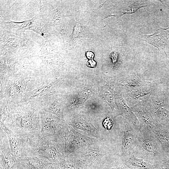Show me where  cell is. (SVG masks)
Wrapping results in <instances>:
<instances>
[{"mask_svg":"<svg viewBox=\"0 0 169 169\" xmlns=\"http://www.w3.org/2000/svg\"><path fill=\"white\" fill-rule=\"evenodd\" d=\"M39 109L32 105H22L6 110L4 123L18 137L26 140L41 133Z\"/></svg>","mask_w":169,"mask_h":169,"instance_id":"obj_1","label":"cell"},{"mask_svg":"<svg viewBox=\"0 0 169 169\" xmlns=\"http://www.w3.org/2000/svg\"><path fill=\"white\" fill-rule=\"evenodd\" d=\"M25 146L27 156H42L56 164L66 156L62 135L48 137L40 133L26 140Z\"/></svg>","mask_w":169,"mask_h":169,"instance_id":"obj_2","label":"cell"},{"mask_svg":"<svg viewBox=\"0 0 169 169\" xmlns=\"http://www.w3.org/2000/svg\"><path fill=\"white\" fill-rule=\"evenodd\" d=\"M139 125V131L131 153L153 165L168 159L155 134L147 126Z\"/></svg>","mask_w":169,"mask_h":169,"instance_id":"obj_3","label":"cell"},{"mask_svg":"<svg viewBox=\"0 0 169 169\" xmlns=\"http://www.w3.org/2000/svg\"><path fill=\"white\" fill-rule=\"evenodd\" d=\"M111 152L110 146L99 139L95 143L84 147L69 156L78 158L90 167L99 169L103 158Z\"/></svg>","mask_w":169,"mask_h":169,"instance_id":"obj_4","label":"cell"},{"mask_svg":"<svg viewBox=\"0 0 169 169\" xmlns=\"http://www.w3.org/2000/svg\"><path fill=\"white\" fill-rule=\"evenodd\" d=\"M64 142L66 156L84 147L95 143L96 139L82 135L75 131L68 124L62 134Z\"/></svg>","mask_w":169,"mask_h":169,"instance_id":"obj_5","label":"cell"},{"mask_svg":"<svg viewBox=\"0 0 169 169\" xmlns=\"http://www.w3.org/2000/svg\"><path fill=\"white\" fill-rule=\"evenodd\" d=\"M41 133L46 136H55L62 135L67 125L64 121L55 117L50 113L40 112Z\"/></svg>","mask_w":169,"mask_h":169,"instance_id":"obj_6","label":"cell"},{"mask_svg":"<svg viewBox=\"0 0 169 169\" xmlns=\"http://www.w3.org/2000/svg\"><path fill=\"white\" fill-rule=\"evenodd\" d=\"M139 103L150 114L158 108L169 106V88L163 83L147 98Z\"/></svg>","mask_w":169,"mask_h":169,"instance_id":"obj_7","label":"cell"},{"mask_svg":"<svg viewBox=\"0 0 169 169\" xmlns=\"http://www.w3.org/2000/svg\"><path fill=\"white\" fill-rule=\"evenodd\" d=\"M0 168L2 169H17L19 162L12 153L8 136L0 128Z\"/></svg>","mask_w":169,"mask_h":169,"instance_id":"obj_8","label":"cell"},{"mask_svg":"<svg viewBox=\"0 0 169 169\" xmlns=\"http://www.w3.org/2000/svg\"><path fill=\"white\" fill-rule=\"evenodd\" d=\"M124 124L125 129L121 138L122 144L120 155L121 156L131 153L140 128L139 125L130 123L125 120H124Z\"/></svg>","mask_w":169,"mask_h":169,"instance_id":"obj_9","label":"cell"},{"mask_svg":"<svg viewBox=\"0 0 169 169\" xmlns=\"http://www.w3.org/2000/svg\"><path fill=\"white\" fill-rule=\"evenodd\" d=\"M163 83L158 79L146 85L126 91V100L130 103L136 105L147 98Z\"/></svg>","mask_w":169,"mask_h":169,"instance_id":"obj_10","label":"cell"},{"mask_svg":"<svg viewBox=\"0 0 169 169\" xmlns=\"http://www.w3.org/2000/svg\"><path fill=\"white\" fill-rule=\"evenodd\" d=\"M138 1H125L121 4L115 5L108 9L107 15L104 18L108 17L114 16L117 19L124 14L134 13L140 8L152 5L150 1L139 3Z\"/></svg>","mask_w":169,"mask_h":169,"instance_id":"obj_11","label":"cell"},{"mask_svg":"<svg viewBox=\"0 0 169 169\" xmlns=\"http://www.w3.org/2000/svg\"><path fill=\"white\" fill-rule=\"evenodd\" d=\"M139 37L142 40L156 47L162 54L167 56L165 49L169 38V26L165 28L158 27L153 34L150 35H140Z\"/></svg>","mask_w":169,"mask_h":169,"instance_id":"obj_12","label":"cell"},{"mask_svg":"<svg viewBox=\"0 0 169 169\" xmlns=\"http://www.w3.org/2000/svg\"><path fill=\"white\" fill-rule=\"evenodd\" d=\"M0 128L5 131L8 136L12 153L18 162H21L27 157L25 146L26 140L16 136L7 128L3 122H0Z\"/></svg>","mask_w":169,"mask_h":169,"instance_id":"obj_13","label":"cell"},{"mask_svg":"<svg viewBox=\"0 0 169 169\" xmlns=\"http://www.w3.org/2000/svg\"><path fill=\"white\" fill-rule=\"evenodd\" d=\"M68 124L75 129L86 132L89 136L100 139L99 131L93 125L87 115L81 114L73 121L68 122Z\"/></svg>","mask_w":169,"mask_h":169,"instance_id":"obj_14","label":"cell"},{"mask_svg":"<svg viewBox=\"0 0 169 169\" xmlns=\"http://www.w3.org/2000/svg\"><path fill=\"white\" fill-rule=\"evenodd\" d=\"M156 136L167 158H169V125L156 124L150 129Z\"/></svg>","mask_w":169,"mask_h":169,"instance_id":"obj_15","label":"cell"},{"mask_svg":"<svg viewBox=\"0 0 169 169\" xmlns=\"http://www.w3.org/2000/svg\"><path fill=\"white\" fill-rule=\"evenodd\" d=\"M116 99L117 110L115 117L121 115L128 122L139 125V122L137 117L131 108L127 105L122 96H116Z\"/></svg>","mask_w":169,"mask_h":169,"instance_id":"obj_16","label":"cell"},{"mask_svg":"<svg viewBox=\"0 0 169 169\" xmlns=\"http://www.w3.org/2000/svg\"><path fill=\"white\" fill-rule=\"evenodd\" d=\"M120 156L124 164L127 167L132 169H155L153 165L142 159L136 157L133 154Z\"/></svg>","mask_w":169,"mask_h":169,"instance_id":"obj_17","label":"cell"},{"mask_svg":"<svg viewBox=\"0 0 169 169\" xmlns=\"http://www.w3.org/2000/svg\"><path fill=\"white\" fill-rule=\"evenodd\" d=\"M131 108L137 117L140 125L146 126L150 129L156 125L151 115L144 109L139 103Z\"/></svg>","mask_w":169,"mask_h":169,"instance_id":"obj_18","label":"cell"},{"mask_svg":"<svg viewBox=\"0 0 169 169\" xmlns=\"http://www.w3.org/2000/svg\"><path fill=\"white\" fill-rule=\"evenodd\" d=\"M123 163L120 155L110 154L104 157L99 169H128Z\"/></svg>","mask_w":169,"mask_h":169,"instance_id":"obj_19","label":"cell"},{"mask_svg":"<svg viewBox=\"0 0 169 169\" xmlns=\"http://www.w3.org/2000/svg\"><path fill=\"white\" fill-rule=\"evenodd\" d=\"M21 162L28 169H47L51 163L46 158L37 156L26 157Z\"/></svg>","mask_w":169,"mask_h":169,"instance_id":"obj_20","label":"cell"},{"mask_svg":"<svg viewBox=\"0 0 169 169\" xmlns=\"http://www.w3.org/2000/svg\"><path fill=\"white\" fill-rule=\"evenodd\" d=\"M57 164L61 169H94L79 159L69 156L65 157Z\"/></svg>","mask_w":169,"mask_h":169,"instance_id":"obj_21","label":"cell"},{"mask_svg":"<svg viewBox=\"0 0 169 169\" xmlns=\"http://www.w3.org/2000/svg\"><path fill=\"white\" fill-rule=\"evenodd\" d=\"M150 83L140 78L134 73L122 80L120 84L122 87L127 91L146 85Z\"/></svg>","mask_w":169,"mask_h":169,"instance_id":"obj_22","label":"cell"},{"mask_svg":"<svg viewBox=\"0 0 169 169\" xmlns=\"http://www.w3.org/2000/svg\"><path fill=\"white\" fill-rule=\"evenodd\" d=\"M151 114L156 124L169 125V106L158 108L152 112Z\"/></svg>","mask_w":169,"mask_h":169,"instance_id":"obj_23","label":"cell"},{"mask_svg":"<svg viewBox=\"0 0 169 169\" xmlns=\"http://www.w3.org/2000/svg\"><path fill=\"white\" fill-rule=\"evenodd\" d=\"M81 26L79 21L76 22L74 26L72 33L71 36V39L77 38L80 33Z\"/></svg>","mask_w":169,"mask_h":169,"instance_id":"obj_24","label":"cell"},{"mask_svg":"<svg viewBox=\"0 0 169 169\" xmlns=\"http://www.w3.org/2000/svg\"><path fill=\"white\" fill-rule=\"evenodd\" d=\"M155 169H169V158L166 161L154 165Z\"/></svg>","mask_w":169,"mask_h":169,"instance_id":"obj_25","label":"cell"},{"mask_svg":"<svg viewBox=\"0 0 169 169\" xmlns=\"http://www.w3.org/2000/svg\"><path fill=\"white\" fill-rule=\"evenodd\" d=\"M118 55V52L116 50L110 53L109 54L110 58L111 59L113 63V66H115V62L117 61Z\"/></svg>","mask_w":169,"mask_h":169,"instance_id":"obj_26","label":"cell"},{"mask_svg":"<svg viewBox=\"0 0 169 169\" xmlns=\"http://www.w3.org/2000/svg\"><path fill=\"white\" fill-rule=\"evenodd\" d=\"M96 63L95 61L93 59L90 60L87 63V65L90 67L94 68L96 66Z\"/></svg>","mask_w":169,"mask_h":169,"instance_id":"obj_27","label":"cell"},{"mask_svg":"<svg viewBox=\"0 0 169 169\" xmlns=\"http://www.w3.org/2000/svg\"><path fill=\"white\" fill-rule=\"evenodd\" d=\"M86 56L88 59L91 60L93 59L95 55L92 52L90 51L86 52Z\"/></svg>","mask_w":169,"mask_h":169,"instance_id":"obj_28","label":"cell"},{"mask_svg":"<svg viewBox=\"0 0 169 169\" xmlns=\"http://www.w3.org/2000/svg\"><path fill=\"white\" fill-rule=\"evenodd\" d=\"M47 169H61L57 164L51 163L48 167Z\"/></svg>","mask_w":169,"mask_h":169,"instance_id":"obj_29","label":"cell"},{"mask_svg":"<svg viewBox=\"0 0 169 169\" xmlns=\"http://www.w3.org/2000/svg\"><path fill=\"white\" fill-rule=\"evenodd\" d=\"M17 169H28L22 162H20Z\"/></svg>","mask_w":169,"mask_h":169,"instance_id":"obj_30","label":"cell"},{"mask_svg":"<svg viewBox=\"0 0 169 169\" xmlns=\"http://www.w3.org/2000/svg\"><path fill=\"white\" fill-rule=\"evenodd\" d=\"M128 169H132L130 168H129Z\"/></svg>","mask_w":169,"mask_h":169,"instance_id":"obj_31","label":"cell"},{"mask_svg":"<svg viewBox=\"0 0 169 169\" xmlns=\"http://www.w3.org/2000/svg\"><path fill=\"white\" fill-rule=\"evenodd\" d=\"M0 169H2V168H0Z\"/></svg>","mask_w":169,"mask_h":169,"instance_id":"obj_32","label":"cell"}]
</instances>
